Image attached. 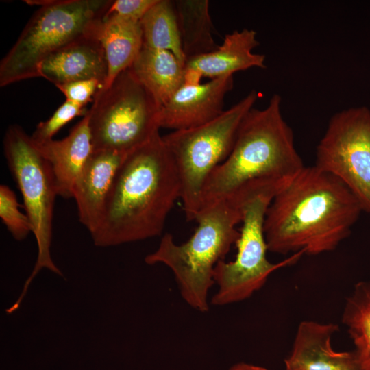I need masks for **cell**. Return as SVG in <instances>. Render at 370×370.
<instances>
[{"label":"cell","instance_id":"21","mask_svg":"<svg viewBox=\"0 0 370 370\" xmlns=\"http://www.w3.org/2000/svg\"><path fill=\"white\" fill-rule=\"evenodd\" d=\"M357 352L370 367V281L357 283L347 299L343 316Z\"/></svg>","mask_w":370,"mask_h":370},{"label":"cell","instance_id":"24","mask_svg":"<svg viewBox=\"0 0 370 370\" xmlns=\"http://www.w3.org/2000/svg\"><path fill=\"white\" fill-rule=\"evenodd\" d=\"M103 86L101 82L92 79L58 85L56 88L64 94L66 100L85 108L88 103L93 101L96 93Z\"/></svg>","mask_w":370,"mask_h":370},{"label":"cell","instance_id":"9","mask_svg":"<svg viewBox=\"0 0 370 370\" xmlns=\"http://www.w3.org/2000/svg\"><path fill=\"white\" fill-rule=\"evenodd\" d=\"M273 197L262 193L242 204L243 225L235 244L237 254L233 261L222 260L215 267L214 281L218 289L212 298V305L225 306L247 299L264 286L273 272L295 263L305 254L295 253L278 263L267 259L264 223Z\"/></svg>","mask_w":370,"mask_h":370},{"label":"cell","instance_id":"20","mask_svg":"<svg viewBox=\"0 0 370 370\" xmlns=\"http://www.w3.org/2000/svg\"><path fill=\"white\" fill-rule=\"evenodd\" d=\"M140 25L144 47L169 51L185 64L173 1L158 0L141 18Z\"/></svg>","mask_w":370,"mask_h":370},{"label":"cell","instance_id":"16","mask_svg":"<svg viewBox=\"0 0 370 370\" xmlns=\"http://www.w3.org/2000/svg\"><path fill=\"white\" fill-rule=\"evenodd\" d=\"M34 143L49 165L58 196L73 198L75 184L93 152L88 115L65 138Z\"/></svg>","mask_w":370,"mask_h":370},{"label":"cell","instance_id":"8","mask_svg":"<svg viewBox=\"0 0 370 370\" xmlns=\"http://www.w3.org/2000/svg\"><path fill=\"white\" fill-rule=\"evenodd\" d=\"M3 151L9 169L21 191L23 206L29 217L37 245L38 257L22 293L10 308L17 310L34 278L45 267L62 276L50 254L52 239L53 208L58 196L54 178L48 162L25 130L11 125L3 138Z\"/></svg>","mask_w":370,"mask_h":370},{"label":"cell","instance_id":"7","mask_svg":"<svg viewBox=\"0 0 370 370\" xmlns=\"http://www.w3.org/2000/svg\"><path fill=\"white\" fill-rule=\"evenodd\" d=\"M160 107L131 68L96 93L86 112L93 151L128 153L159 132Z\"/></svg>","mask_w":370,"mask_h":370},{"label":"cell","instance_id":"5","mask_svg":"<svg viewBox=\"0 0 370 370\" xmlns=\"http://www.w3.org/2000/svg\"><path fill=\"white\" fill-rule=\"evenodd\" d=\"M40 8L0 62V86L38 77L53 52L95 31L111 1H25Z\"/></svg>","mask_w":370,"mask_h":370},{"label":"cell","instance_id":"15","mask_svg":"<svg viewBox=\"0 0 370 370\" xmlns=\"http://www.w3.org/2000/svg\"><path fill=\"white\" fill-rule=\"evenodd\" d=\"M127 153L93 151L73 190L79 220L92 233L101 219L106 201L118 169Z\"/></svg>","mask_w":370,"mask_h":370},{"label":"cell","instance_id":"2","mask_svg":"<svg viewBox=\"0 0 370 370\" xmlns=\"http://www.w3.org/2000/svg\"><path fill=\"white\" fill-rule=\"evenodd\" d=\"M181 183L160 132L127 154L92 238L108 247L160 236Z\"/></svg>","mask_w":370,"mask_h":370},{"label":"cell","instance_id":"3","mask_svg":"<svg viewBox=\"0 0 370 370\" xmlns=\"http://www.w3.org/2000/svg\"><path fill=\"white\" fill-rule=\"evenodd\" d=\"M304 166L282 115V97L274 94L265 108H251L243 119L230 153L204 184L200 210L231 196L275 197Z\"/></svg>","mask_w":370,"mask_h":370},{"label":"cell","instance_id":"1","mask_svg":"<svg viewBox=\"0 0 370 370\" xmlns=\"http://www.w3.org/2000/svg\"><path fill=\"white\" fill-rule=\"evenodd\" d=\"M362 212L341 180L314 165L304 166L267 210L268 251L309 255L333 251L350 234Z\"/></svg>","mask_w":370,"mask_h":370},{"label":"cell","instance_id":"18","mask_svg":"<svg viewBox=\"0 0 370 370\" xmlns=\"http://www.w3.org/2000/svg\"><path fill=\"white\" fill-rule=\"evenodd\" d=\"M184 66L169 51L143 45L130 68L160 108L184 84Z\"/></svg>","mask_w":370,"mask_h":370},{"label":"cell","instance_id":"25","mask_svg":"<svg viewBox=\"0 0 370 370\" xmlns=\"http://www.w3.org/2000/svg\"><path fill=\"white\" fill-rule=\"evenodd\" d=\"M158 0L111 1L103 16L116 15L140 21Z\"/></svg>","mask_w":370,"mask_h":370},{"label":"cell","instance_id":"14","mask_svg":"<svg viewBox=\"0 0 370 370\" xmlns=\"http://www.w3.org/2000/svg\"><path fill=\"white\" fill-rule=\"evenodd\" d=\"M99 23L92 32L47 56L39 66L38 77L46 79L56 86L92 79L104 85L108 65L103 48L97 36Z\"/></svg>","mask_w":370,"mask_h":370},{"label":"cell","instance_id":"11","mask_svg":"<svg viewBox=\"0 0 370 370\" xmlns=\"http://www.w3.org/2000/svg\"><path fill=\"white\" fill-rule=\"evenodd\" d=\"M233 86V75L204 84H184L160 108V127L174 131L213 120L224 111L225 97Z\"/></svg>","mask_w":370,"mask_h":370},{"label":"cell","instance_id":"10","mask_svg":"<svg viewBox=\"0 0 370 370\" xmlns=\"http://www.w3.org/2000/svg\"><path fill=\"white\" fill-rule=\"evenodd\" d=\"M341 180L370 213V109L336 112L317 145L314 164Z\"/></svg>","mask_w":370,"mask_h":370},{"label":"cell","instance_id":"23","mask_svg":"<svg viewBox=\"0 0 370 370\" xmlns=\"http://www.w3.org/2000/svg\"><path fill=\"white\" fill-rule=\"evenodd\" d=\"M84 107L66 100L52 116L40 122L31 136L35 143H43L53 139L55 134L75 117L86 114Z\"/></svg>","mask_w":370,"mask_h":370},{"label":"cell","instance_id":"19","mask_svg":"<svg viewBox=\"0 0 370 370\" xmlns=\"http://www.w3.org/2000/svg\"><path fill=\"white\" fill-rule=\"evenodd\" d=\"M186 61L215 50L208 0L173 1Z\"/></svg>","mask_w":370,"mask_h":370},{"label":"cell","instance_id":"22","mask_svg":"<svg viewBox=\"0 0 370 370\" xmlns=\"http://www.w3.org/2000/svg\"><path fill=\"white\" fill-rule=\"evenodd\" d=\"M15 193L7 185L0 186V217L16 241H23L32 232V225L27 214L19 210Z\"/></svg>","mask_w":370,"mask_h":370},{"label":"cell","instance_id":"13","mask_svg":"<svg viewBox=\"0 0 370 370\" xmlns=\"http://www.w3.org/2000/svg\"><path fill=\"white\" fill-rule=\"evenodd\" d=\"M258 45L254 29L245 28L226 34L215 50L186 61L184 84H200L203 77L213 79L251 68H266L265 56L254 52Z\"/></svg>","mask_w":370,"mask_h":370},{"label":"cell","instance_id":"26","mask_svg":"<svg viewBox=\"0 0 370 370\" xmlns=\"http://www.w3.org/2000/svg\"><path fill=\"white\" fill-rule=\"evenodd\" d=\"M229 370H268V369L264 367L254 365L251 364L240 362L230 367Z\"/></svg>","mask_w":370,"mask_h":370},{"label":"cell","instance_id":"6","mask_svg":"<svg viewBox=\"0 0 370 370\" xmlns=\"http://www.w3.org/2000/svg\"><path fill=\"white\" fill-rule=\"evenodd\" d=\"M258 97L252 90L213 120L162 136L180 180V199L188 221H195L207 179L230 153L241 123Z\"/></svg>","mask_w":370,"mask_h":370},{"label":"cell","instance_id":"17","mask_svg":"<svg viewBox=\"0 0 370 370\" xmlns=\"http://www.w3.org/2000/svg\"><path fill=\"white\" fill-rule=\"evenodd\" d=\"M97 36L108 65L107 77L102 87L107 88L134 63L143 45V32L140 21L109 15L103 17Z\"/></svg>","mask_w":370,"mask_h":370},{"label":"cell","instance_id":"4","mask_svg":"<svg viewBox=\"0 0 370 370\" xmlns=\"http://www.w3.org/2000/svg\"><path fill=\"white\" fill-rule=\"evenodd\" d=\"M242 216L241 204L234 197L206 206L197 214V227L187 241L177 244L166 233L145 261L168 267L185 302L199 312H208L215 267L236 244L240 235L236 225L241 223Z\"/></svg>","mask_w":370,"mask_h":370},{"label":"cell","instance_id":"12","mask_svg":"<svg viewBox=\"0 0 370 370\" xmlns=\"http://www.w3.org/2000/svg\"><path fill=\"white\" fill-rule=\"evenodd\" d=\"M338 327L313 321L300 323L285 370H370L356 350L336 352L331 339Z\"/></svg>","mask_w":370,"mask_h":370}]
</instances>
